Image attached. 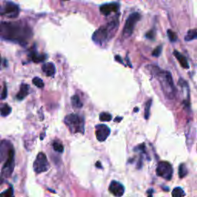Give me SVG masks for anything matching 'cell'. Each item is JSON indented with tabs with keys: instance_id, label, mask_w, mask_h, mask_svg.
Listing matches in <instances>:
<instances>
[{
	"instance_id": "obj_1",
	"label": "cell",
	"mask_w": 197,
	"mask_h": 197,
	"mask_svg": "<svg viewBox=\"0 0 197 197\" xmlns=\"http://www.w3.org/2000/svg\"><path fill=\"white\" fill-rule=\"evenodd\" d=\"M1 34L2 38L6 40L23 44V42L26 43V41L30 37L31 31L29 28L17 23H2L1 25Z\"/></svg>"
},
{
	"instance_id": "obj_2",
	"label": "cell",
	"mask_w": 197,
	"mask_h": 197,
	"mask_svg": "<svg viewBox=\"0 0 197 197\" xmlns=\"http://www.w3.org/2000/svg\"><path fill=\"white\" fill-rule=\"evenodd\" d=\"M64 122L71 133H84V119L77 114L72 113L66 115Z\"/></svg>"
},
{
	"instance_id": "obj_3",
	"label": "cell",
	"mask_w": 197,
	"mask_h": 197,
	"mask_svg": "<svg viewBox=\"0 0 197 197\" xmlns=\"http://www.w3.org/2000/svg\"><path fill=\"white\" fill-rule=\"evenodd\" d=\"M158 76L161 82L162 90L169 98H173L175 94V87L173 84L171 73L167 71H161L158 72Z\"/></svg>"
},
{
	"instance_id": "obj_4",
	"label": "cell",
	"mask_w": 197,
	"mask_h": 197,
	"mask_svg": "<svg viewBox=\"0 0 197 197\" xmlns=\"http://www.w3.org/2000/svg\"><path fill=\"white\" fill-rule=\"evenodd\" d=\"M15 168V151L13 148L10 149L8 157L5 159L3 166L2 168V176L4 178L10 177Z\"/></svg>"
},
{
	"instance_id": "obj_5",
	"label": "cell",
	"mask_w": 197,
	"mask_h": 197,
	"mask_svg": "<svg viewBox=\"0 0 197 197\" xmlns=\"http://www.w3.org/2000/svg\"><path fill=\"white\" fill-rule=\"evenodd\" d=\"M49 169V163L47 157L43 152H39L37 155L35 160L33 163V170L36 173H41L46 172Z\"/></svg>"
},
{
	"instance_id": "obj_6",
	"label": "cell",
	"mask_w": 197,
	"mask_h": 197,
	"mask_svg": "<svg viewBox=\"0 0 197 197\" xmlns=\"http://www.w3.org/2000/svg\"><path fill=\"white\" fill-rule=\"evenodd\" d=\"M140 13H134L130 15L126 19V24L124 26L123 31H122V35L125 37H129L133 34V30H134L135 25L137 23L138 21H140Z\"/></svg>"
},
{
	"instance_id": "obj_7",
	"label": "cell",
	"mask_w": 197,
	"mask_h": 197,
	"mask_svg": "<svg viewBox=\"0 0 197 197\" xmlns=\"http://www.w3.org/2000/svg\"><path fill=\"white\" fill-rule=\"evenodd\" d=\"M173 170L171 164L168 162L162 161L159 162L156 167V174L157 176L162 177L167 180H170L173 176Z\"/></svg>"
},
{
	"instance_id": "obj_8",
	"label": "cell",
	"mask_w": 197,
	"mask_h": 197,
	"mask_svg": "<svg viewBox=\"0 0 197 197\" xmlns=\"http://www.w3.org/2000/svg\"><path fill=\"white\" fill-rule=\"evenodd\" d=\"M109 27H110V26H109ZM109 27H105V26H103V27H101L99 29H97L93 35V41L97 44H100V45L103 44L107 39L108 36H109Z\"/></svg>"
},
{
	"instance_id": "obj_9",
	"label": "cell",
	"mask_w": 197,
	"mask_h": 197,
	"mask_svg": "<svg viewBox=\"0 0 197 197\" xmlns=\"http://www.w3.org/2000/svg\"><path fill=\"white\" fill-rule=\"evenodd\" d=\"M19 13V6L13 2H7L2 9L1 14L9 18H16Z\"/></svg>"
},
{
	"instance_id": "obj_10",
	"label": "cell",
	"mask_w": 197,
	"mask_h": 197,
	"mask_svg": "<svg viewBox=\"0 0 197 197\" xmlns=\"http://www.w3.org/2000/svg\"><path fill=\"white\" fill-rule=\"evenodd\" d=\"M110 134V129L104 124H100L96 126V139L100 142H103Z\"/></svg>"
},
{
	"instance_id": "obj_11",
	"label": "cell",
	"mask_w": 197,
	"mask_h": 197,
	"mask_svg": "<svg viewBox=\"0 0 197 197\" xmlns=\"http://www.w3.org/2000/svg\"><path fill=\"white\" fill-rule=\"evenodd\" d=\"M109 191L115 197H121L123 195L125 188L122 183L117 181H112L109 186Z\"/></svg>"
},
{
	"instance_id": "obj_12",
	"label": "cell",
	"mask_w": 197,
	"mask_h": 197,
	"mask_svg": "<svg viewBox=\"0 0 197 197\" xmlns=\"http://www.w3.org/2000/svg\"><path fill=\"white\" fill-rule=\"evenodd\" d=\"M119 5L117 2H113V3L109 4H104V5L100 6V13L104 16H109L110 13H115L119 10Z\"/></svg>"
},
{
	"instance_id": "obj_13",
	"label": "cell",
	"mask_w": 197,
	"mask_h": 197,
	"mask_svg": "<svg viewBox=\"0 0 197 197\" xmlns=\"http://www.w3.org/2000/svg\"><path fill=\"white\" fill-rule=\"evenodd\" d=\"M42 71H43V72H45V74L47 76L52 77L56 73V67H55V66L53 65V63H48L44 64L43 66H42Z\"/></svg>"
},
{
	"instance_id": "obj_14",
	"label": "cell",
	"mask_w": 197,
	"mask_h": 197,
	"mask_svg": "<svg viewBox=\"0 0 197 197\" xmlns=\"http://www.w3.org/2000/svg\"><path fill=\"white\" fill-rule=\"evenodd\" d=\"M173 55L176 56V58L177 59V60H178V62L180 63V66H181L182 67L184 68V69H189V63H188V61L186 60V57H185L184 56L180 54V53H179L178 51H176V50H174V52H173Z\"/></svg>"
},
{
	"instance_id": "obj_15",
	"label": "cell",
	"mask_w": 197,
	"mask_h": 197,
	"mask_svg": "<svg viewBox=\"0 0 197 197\" xmlns=\"http://www.w3.org/2000/svg\"><path fill=\"white\" fill-rule=\"evenodd\" d=\"M29 87L27 84L23 83L20 86V90L18 93V94L16 95V99L19 100H23V99L27 96V95L29 94Z\"/></svg>"
},
{
	"instance_id": "obj_16",
	"label": "cell",
	"mask_w": 197,
	"mask_h": 197,
	"mask_svg": "<svg viewBox=\"0 0 197 197\" xmlns=\"http://www.w3.org/2000/svg\"><path fill=\"white\" fill-rule=\"evenodd\" d=\"M197 38V29H189L187 32V34L185 36L186 41H192Z\"/></svg>"
},
{
	"instance_id": "obj_17",
	"label": "cell",
	"mask_w": 197,
	"mask_h": 197,
	"mask_svg": "<svg viewBox=\"0 0 197 197\" xmlns=\"http://www.w3.org/2000/svg\"><path fill=\"white\" fill-rule=\"evenodd\" d=\"M71 102H72V105L73 107L79 109V108L82 107V103L81 102L80 99L77 96H73L71 98Z\"/></svg>"
},
{
	"instance_id": "obj_18",
	"label": "cell",
	"mask_w": 197,
	"mask_h": 197,
	"mask_svg": "<svg viewBox=\"0 0 197 197\" xmlns=\"http://www.w3.org/2000/svg\"><path fill=\"white\" fill-rule=\"evenodd\" d=\"M186 193L184 190L181 187H176L172 192V196L173 197H184Z\"/></svg>"
},
{
	"instance_id": "obj_19",
	"label": "cell",
	"mask_w": 197,
	"mask_h": 197,
	"mask_svg": "<svg viewBox=\"0 0 197 197\" xmlns=\"http://www.w3.org/2000/svg\"><path fill=\"white\" fill-rule=\"evenodd\" d=\"M188 170L186 169V165L184 163H182L180 165V167H179V176H180V179L184 178L185 176L187 175Z\"/></svg>"
},
{
	"instance_id": "obj_20",
	"label": "cell",
	"mask_w": 197,
	"mask_h": 197,
	"mask_svg": "<svg viewBox=\"0 0 197 197\" xmlns=\"http://www.w3.org/2000/svg\"><path fill=\"white\" fill-rule=\"evenodd\" d=\"M46 60L45 55H38L35 53H32V60L34 63H41Z\"/></svg>"
},
{
	"instance_id": "obj_21",
	"label": "cell",
	"mask_w": 197,
	"mask_h": 197,
	"mask_svg": "<svg viewBox=\"0 0 197 197\" xmlns=\"http://www.w3.org/2000/svg\"><path fill=\"white\" fill-rule=\"evenodd\" d=\"M12 112V108L9 105L5 104L1 109V115L2 116H7L9 115Z\"/></svg>"
},
{
	"instance_id": "obj_22",
	"label": "cell",
	"mask_w": 197,
	"mask_h": 197,
	"mask_svg": "<svg viewBox=\"0 0 197 197\" xmlns=\"http://www.w3.org/2000/svg\"><path fill=\"white\" fill-rule=\"evenodd\" d=\"M100 119L102 122H109L112 119V115L108 112H102L100 115Z\"/></svg>"
},
{
	"instance_id": "obj_23",
	"label": "cell",
	"mask_w": 197,
	"mask_h": 197,
	"mask_svg": "<svg viewBox=\"0 0 197 197\" xmlns=\"http://www.w3.org/2000/svg\"><path fill=\"white\" fill-rule=\"evenodd\" d=\"M32 83H33L35 86L39 89H42L44 87L43 81H42L40 78H38V77H35V78H33V79H32Z\"/></svg>"
},
{
	"instance_id": "obj_24",
	"label": "cell",
	"mask_w": 197,
	"mask_h": 197,
	"mask_svg": "<svg viewBox=\"0 0 197 197\" xmlns=\"http://www.w3.org/2000/svg\"><path fill=\"white\" fill-rule=\"evenodd\" d=\"M152 105V100H148L145 107V119H148L149 117V111H150V107Z\"/></svg>"
},
{
	"instance_id": "obj_25",
	"label": "cell",
	"mask_w": 197,
	"mask_h": 197,
	"mask_svg": "<svg viewBox=\"0 0 197 197\" xmlns=\"http://www.w3.org/2000/svg\"><path fill=\"white\" fill-rule=\"evenodd\" d=\"M0 197H14V195H13V188L9 187L5 192H2L1 193V195H0Z\"/></svg>"
},
{
	"instance_id": "obj_26",
	"label": "cell",
	"mask_w": 197,
	"mask_h": 197,
	"mask_svg": "<svg viewBox=\"0 0 197 197\" xmlns=\"http://www.w3.org/2000/svg\"><path fill=\"white\" fill-rule=\"evenodd\" d=\"M53 146L55 151H56V152H60V153H62V152H63V150H64V148H63V145H62L61 143H58V142H54L53 144Z\"/></svg>"
},
{
	"instance_id": "obj_27",
	"label": "cell",
	"mask_w": 197,
	"mask_h": 197,
	"mask_svg": "<svg viewBox=\"0 0 197 197\" xmlns=\"http://www.w3.org/2000/svg\"><path fill=\"white\" fill-rule=\"evenodd\" d=\"M167 35H168V38L171 42H176L177 40V35L176 34V32H173V30H167Z\"/></svg>"
},
{
	"instance_id": "obj_28",
	"label": "cell",
	"mask_w": 197,
	"mask_h": 197,
	"mask_svg": "<svg viewBox=\"0 0 197 197\" xmlns=\"http://www.w3.org/2000/svg\"><path fill=\"white\" fill-rule=\"evenodd\" d=\"M161 52H162V46H159L156 47L155 49L152 52V56H155V57H159L161 54Z\"/></svg>"
},
{
	"instance_id": "obj_29",
	"label": "cell",
	"mask_w": 197,
	"mask_h": 197,
	"mask_svg": "<svg viewBox=\"0 0 197 197\" xmlns=\"http://www.w3.org/2000/svg\"><path fill=\"white\" fill-rule=\"evenodd\" d=\"M7 93H8V91H7V86L5 84H4V86H3V89H2V100H5V98L7 97Z\"/></svg>"
},
{
	"instance_id": "obj_30",
	"label": "cell",
	"mask_w": 197,
	"mask_h": 197,
	"mask_svg": "<svg viewBox=\"0 0 197 197\" xmlns=\"http://www.w3.org/2000/svg\"><path fill=\"white\" fill-rule=\"evenodd\" d=\"M146 37H147L148 38H150V39H152V38H154V34H153V31H149V32H147V34H146Z\"/></svg>"
},
{
	"instance_id": "obj_31",
	"label": "cell",
	"mask_w": 197,
	"mask_h": 197,
	"mask_svg": "<svg viewBox=\"0 0 197 197\" xmlns=\"http://www.w3.org/2000/svg\"><path fill=\"white\" fill-rule=\"evenodd\" d=\"M115 60L119 62V63H122V64H123V62L122 61V60H121V58H120V56H115Z\"/></svg>"
},
{
	"instance_id": "obj_32",
	"label": "cell",
	"mask_w": 197,
	"mask_h": 197,
	"mask_svg": "<svg viewBox=\"0 0 197 197\" xmlns=\"http://www.w3.org/2000/svg\"><path fill=\"white\" fill-rule=\"evenodd\" d=\"M96 167L97 168H102V166H101V163H100V162H97L96 164Z\"/></svg>"
},
{
	"instance_id": "obj_33",
	"label": "cell",
	"mask_w": 197,
	"mask_h": 197,
	"mask_svg": "<svg viewBox=\"0 0 197 197\" xmlns=\"http://www.w3.org/2000/svg\"><path fill=\"white\" fill-rule=\"evenodd\" d=\"M149 195H148V197H152V189H150V190H149Z\"/></svg>"
},
{
	"instance_id": "obj_34",
	"label": "cell",
	"mask_w": 197,
	"mask_h": 197,
	"mask_svg": "<svg viewBox=\"0 0 197 197\" xmlns=\"http://www.w3.org/2000/svg\"><path fill=\"white\" fill-rule=\"evenodd\" d=\"M121 119H122V118H119V119H117V118H116V119H115V122H116V121H118V122H119V121H120Z\"/></svg>"
},
{
	"instance_id": "obj_35",
	"label": "cell",
	"mask_w": 197,
	"mask_h": 197,
	"mask_svg": "<svg viewBox=\"0 0 197 197\" xmlns=\"http://www.w3.org/2000/svg\"><path fill=\"white\" fill-rule=\"evenodd\" d=\"M134 111H135V112H136H136H137V111H138V109H134Z\"/></svg>"
}]
</instances>
